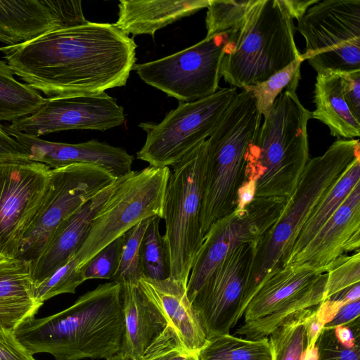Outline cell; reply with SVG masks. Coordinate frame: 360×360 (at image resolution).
Wrapping results in <instances>:
<instances>
[{"label": "cell", "mask_w": 360, "mask_h": 360, "mask_svg": "<svg viewBox=\"0 0 360 360\" xmlns=\"http://www.w3.org/2000/svg\"><path fill=\"white\" fill-rule=\"evenodd\" d=\"M136 47L114 23L89 22L0 47V52L26 84L58 99L125 86Z\"/></svg>", "instance_id": "6da1fadb"}, {"label": "cell", "mask_w": 360, "mask_h": 360, "mask_svg": "<svg viewBox=\"0 0 360 360\" xmlns=\"http://www.w3.org/2000/svg\"><path fill=\"white\" fill-rule=\"evenodd\" d=\"M15 333L32 355L45 352L55 360H106L120 352L123 342L122 285L101 284L57 314L27 320Z\"/></svg>", "instance_id": "7a4b0ae2"}, {"label": "cell", "mask_w": 360, "mask_h": 360, "mask_svg": "<svg viewBox=\"0 0 360 360\" xmlns=\"http://www.w3.org/2000/svg\"><path fill=\"white\" fill-rule=\"evenodd\" d=\"M311 118L296 91L285 90L276 99L245 155L244 179L256 182L255 198L291 196L309 160Z\"/></svg>", "instance_id": "3957f363"}, {"label": "cell", "mask_w": 360, "mask_h": 360, "mask_svg": "<svg viewBox=\"0 0 360 360\" xmlns=\"http://www.w3.org/2000/svg\"><path fill=\"white\" fill-rule=\"evenodd\" d=\"M295 25L280 0H257L223 49L219 75L240 89L268 79L300 58Z\"/></svg>", "instance_id": "277c9868"}, {"label": "cell", "mask_w": 360, "mask_h": 360, "mask_svg": "<svg viewBox=\"0 0 360 360\" xmlns=\"http://www.w3.org/2000/svg\"><path fill=\"white\" fill-rule=\"evenodd\" d=\"M262 117L252 93L243 89L206 139V172L200 217L203 236L212 224L236 208L238 190L244 179L246 150L260 127Z\"/></svg>", "instance_id": "5b68a950"}, {"label": "cell", "mask_w": 360, "mask_h": 360, "mask_svg": "<svg viewBox=\"0 0 360 360\" xmlns=\"http://www.w3.org/2000/svg\"><path fill=\"white\" fill-rule=\"evenodd\" d=\"M358 157L359 139H338L322 155L309 160L280 219L256 246L250 274L253 291L269 271L285 263L315 206Z\"/></svg>", "instance_id": "8992f818"}, {"label": "cell", "mask_w": 360, "mask_h": 360, "mask_svg": "<svg viewBox=\"0 0 360 360\" xmlns=\"http://www.w3.org/2000/svg\"><path fill=\"white\" fill-rule=\"evenodd\" d=\"M206 162L205 140L172 166L165 192L163 238L169 257V278L186 285L204 238L200 217Z\"/></svg>", "instance_id": "52a82bcc"}, {"label": "cell", "mask_w": 360, "mask_h": 360, "mask_svg": "<svg viewBox=\"0 0 360 360\" xmlns=\"http://www.w3.org/2000/svg\"><path fill=\"white\" fill-rule=\"evenodd\" d=\"M170 173L168 167L149 166L119 178L116 188L96 214L84 243L75 255L81 268L141 220L163 218Z\"/></svg>", "instance_id": "ba28073f"}, {"label": "cell", "mask_w": 360, "mask_h": 360, "mask_svg": "<svg viewBox=\"0 0 360 360\" xmlns=\"http://www.w3.org/2000/svg\"><path fill=\"white\" fill-rule=\"evenodd\" d=\"M326 279V272L307 264L272 269L257 285L235 334L268 338L288 317L323 301Z\"/></svg>", "instance_id": "9c48e42d"}, {"label": "cell", "mask_w": 360, "mask_h": 360, "mask_svg": "<svg viewBox=\"0 0 360 360\" xmlns=\"http://www.w3.org/2000/svg\"><path fill=\"white\" fill-rule=\"evenodd\" d=\"M237 91L219 88L212 95L191 102H179L158 123L143 122L146 139L137 158L150 166H173L212 133Z\"/></svg>", "instance_id": "30bf717a"}, {"label": "cell", "mask_w": 360, "mask_h": 360, "mask_svg": "<svg viewBox=\"0 0 360 360\" xmlns=\"http://www.w3.org/2000/svg\"><path fill=\"white\" fill-rule=\"evenodd\" d=\"M297 21L306 43L301 58L317 74L360 70L359 0L319 1Z\"/></svg>", "instance_id": "8fae6325"}, {"label": "cell", "mask_w": 360, "mask_h": 360, "mask_svg": "<svg viewBox=\"0 0 360 360\" xmlns=\"http://www.w3.org/2000/svg\"><path fill=\"white\" fill-rule=\"evenodd\" d=\"M116 179L105 169L89 164L51 169L42 202L17 257L30 262L36 259L67 219Z\"/></svg>", "instance_id": "7c38bea8"}, {"label": "cell", "mask_w": 360, "mask_h": 360, "mask_svg": "<svg viewBox=\"0 0 360 360\" xmlns=\"http://www.w3.org/2000/svg\"><path fill=\"white\" fill-rule=\"evenodd\" d=\"M231 30L205 37L198 43L164 58L135 64L134 70L147 84L179 102H191L219 89L223 49Z\"/></svg>", "instance_id": "4fadbf2b"}, {"label": "cell", "mask_w": 360, "mask_h": 360, "mask_svg": "<svg viewBox=\"0 0 360 360\" xmlns=\"http://www.w3.org/2000/svg\"><path fill=\"white\" fill-rule=\"evenodd\" d=\"M287 199L255 198L242 212L233 210L205 234L186 287L190 302L215 269L240 245L258 243L280 219Z\"/></svg>", "instance_id": "5bb4252c"}, {"label": "cell", "mask_w": 360, "mask_h": 360, "mask_svg": "<svg viewBox=\"0 0 360 360\" xmlns=\"http://www.w3.org/2000/svg\"><path fill=\"white\" fill-rule=\"evenodd\" d=\"M257 243L240 245L212 273L191 305L207 340L229 334L252 296L250 274Z\"/></svg>", "instance_id": "9a60e30c"}, {"label": "cell", "mask_w": 360, "mask_h": 360, "mask_svg": "<svg viewBox=\"0 0 360 360\" xmlns=\"http://www.w3.org/2000/svg\"><path fill=\"white\" fill-rule=\"evenodd\" d=\"M50 170L34 161L0 164V259L18 257L42 202Z\"/></svg>", "instance_id": "2e32d148"}, {"label": "cell", "mask_w": 360, "mask_h": 360, "mask_svg": "<svg viewBox=\"0 0 360 360\" xmlns=\"http://www.w3.org/2000/svg\"><path fill=\"white\" fill-rule=\"evenodd\" d=\"M125 114L105 92L46 98L33 114L7 127L34 137L70 129L105 131L124 124Z\"/></svg>", "instance_id": "e0dca14e"}, {"label": "cell", "mask_w": 360, "mask_h": 360, "mask_svg": "<svg viewBox=\"0 0 360 360\" xmlns=\"http://www.w3.org/2000/svg\"><path fill=\"white\" fill-rule=\"evenodd\" d=\"M89 22L79 0H0V41L7 46Z\"/></svg>", "instance_id": "ac0fdd59"}, {"label": "cell", "mask_w": 360, "mask_h": 360, "mask_svg": "<svg viewBox=\"0 0 360 360\" xmlns=\"http://www.w3.org/2000/svg\"><path fill=\"white\" fill-rule=\"evenodd\" d=\"M13 136L27 150L29 160L43 163L51 169L82 163L101 167L116 179L130 173L134 156L124 149L90 140L80 143L48 141L9 129Z\"/></svg>", "instance_id": "d6986e66"}, {"label": "cell", "mask_w": 360, "mask_h": 360, "mask_svg": "<svg viewBox=\"0 0 360 360\" xmlns=\"http://www.w3.org/2000/svg\"><path fill=\"white\" fill-rule=\"evenodd\" d=\"M359 246L360 182L307 245L282 266L307 264L326 272L337 258L359 251Z\"/></svg>", "instance_id": "ffe728a7"}, {"label": "cell", "mask_w": 360, "mask_h": 360, "mask_svg": "<svg viewBox=\"0 0 360 360\" xmlns=\"http://www.w3.org/2000/svg\"><path fill=\"white\" fill-rule=\"evenodd\" d=\"M119 178L84 204L56 231L39 256L30 262L34 287L73 257L84 243L92 221L116 188Z\"/></svg>", "instance_id": "44dd1931"}, {"label": "cell", "mask_w": 360, "mask_h": 360, "mask_svg": "<svg viewBox=\"0 0 360 360\" xmlns=\"http://www.w3.org/2000/svg\"><path fill=\"white\" fill-rule=\"evenodd\" d=\"M138 285L162 312L186 349L198 354L208 340L187 296V285L171 278L158 281L144 276Z\"/></svg>", "instance_id": "7402d4cb"}, {"label": "cell", "mask_w": 360, "mask_h": 360, "mask_svg": "<svg viewBox=\"0 0 360 360\" xmlns=\"http://www.w3.org/2000/svg\"><path fill=\"white\" fill-rule=\"evenodd\" d=\"M122 299L124 334L120 353L130 360H140L168 322L139 285L122 284Z\"/></svg>", "instance_id": "603a6c76"}, {"label": "cell", "mask_w": 360, "mask_h": 360, "mask_svg": "<svg viewBox=\"0 0 360 360\" xmlns=\"http://www.w3.org/2000/svg\"><path fill=\"white\" fill-rule=\"evenodd\" d=\"M41 305L35 298L30 262L0 259V326L15 330L34 318Z\"/></svg>", "instance_id": "cb8c5ba5"}, {"label": "cell", "mask_w": 360, "mask_h": 360, "mask_svg": "<svg viewBox=\"0 0 360 360\" xmlns=\"http://www.w3.org/2000/svg\"><path fill=\"white\" fill-rule=\"evenodd\" d=\"M210 0H120L114 24L125 34H150L207 8Z\"/></svg>", "instance_id": "d4e9b609"}, {"label": "cell", "mask_w": 360, "mask_h": 360, "mask_svg": "<svg viewBox=\"0 0 360 360\" xmlns=\"http://www.w3.org/2000/svg\"><path fill=\"white\" fill-rule=\"evenodd\" d=\"M314 101L316 109L311 112V118L328 126L330 135L342 139L359 136L360 121L345 101L338 72L327 70L317 74Z\"/></svg>", "instance_id": "484cf974"}, {"label": "cell", "mask_w": 360, "mask_h": 360, "mask_svg": "<svg viewBox=\"0 0 360 360\" xmlns=\"http://www.w3.org/2000/svg\"><path fill=\"white\" fill-rule=\"evenodd\" d=\"M359 182L360 157H358L315 206L300 231L287 259L297 255L307 245Z\"/></svg>", "instance_id": "4316f807"}, {"label": "cell", "mask_w": 360, "mask_h": 360, "mask_svg": "<svg viewBox=\"0 0 360 360\" xmlns=\"http://www.w3.org/2000/svg\"><path fill=\"white\" fill-rule=\"evenodd\" d=\"M46 99L39 91L18 82L8 63L0 60V121L13 122L30 115Z\"/></svg>", "instance_id": "83f0119b"}, {"label": "cell", "mask_w": 360, "mask_h": 360, "mask_svg": "<svg viewBox=\"0 0 360 360\" xmlns=\"http://www.w3.org/2000/svg\"><path fill=\"white\" fill-rule=\"evenodd\" d=\"M197 354L198 360H273L269 338L250 340L229 333L209 340Z\"/></svg>", "instance_id": "f1b7e54d"}, {"label": "cell", "mask_w": 360, "mask_h": 360, "mask_svg": "<svg viewBox=\"0 0 360 360\" xmlns=\"http://www.w3.org/2000/svg\"><path fill=\"white\" fill-rule=\"evenodd\" d=\"M312 308L290 316L269 335L273 360H302L307 345L305 320Z\"/></svg>", "instance_id": "f546056e"}, {"label": "cell", "mask_w": 360, "mask_h": 360, "mask_svg": "<svg viewBox=\"0 0 360 360\" xmlns=\"http://www.w3.org/2000/svg\"><path fill=\"white\" fill-rule=\"evenodd\" d=\"M161 218L153 217L143 236L140 248L141 264L144 277L165 280L170 276V262L167 245L160 232Z\"/></svg>", "instance_id": "4dcf8cb0"}, {"label": "cell", "mask_w": 360, "mask_h": 360, "mask_svg": "<svg viewBox=\"0 0 360 360\" xmlns=\"http://www.w3.org/2000/svg\"><path fill=\"white\" fill-rule=\"evenodd\" d=\"M302 62L300 56L266 81L243 89L252 93L256 106L264 117L269 115L283 89L296 91L300 79V65Z\"/></svg>", "instance_id": "1f68e13d"}, {"label": "cell", "mask_w": 360, "mask_h": 360, "mask_svg": "<svg viewBox=\"0 0 360 360\" xmlns=\"http://www.w3.org/2000/svg\"><path fill=\"white\" fill-rule=\"evenodd\" d=\"M151 218L141 220L124 233L121 259L112 281L121 285H139V280L143 276L140 259L141 243Z\"/></svg>", "instance_id": "d6a6232c"}, {"label": "cell", "mask_w": 360, "mask_h": 360, "mask_svg": "<svg viewBox=\"0 0 360 360\" xmlns=\"http://www.w3.org/2000/svg\"><path fill=\"white\" fill-rule=\"evenodd\" d=\"M257 1V0H210L205 18V37L238 27Z\"/></svg>", "instance_id": "836d02e7"}, {"label": "cell", "mask_w": 360, "mask_h": 360, "mask_svg": "<svg viewBox=\"0 0 360 360\" xmlns=\"http://www.w3.org/2000/svg\"><path fill=\"white\" fill-rule=\"evenodd\" d=\"M82 268L74 255L52 275L34 287L36 300L44 304L47 300L63 293H75L84 281Z\"/></svg>", "instance_id": "e575fe53"}, {"label": "cell", "mask_w": 360, "mask_h": 360, "mask_svg": "<svg viewBox=\"0 0 360 360\" xmlns=\"http://www.w3.org/2000/svg\"><path fill=\"white\" fill-rule=\"evenodd\" d=\"M326 273L323 301L359 283V251L350 256L339 257L328 266Z\"/></svg>", "instance_id": "d590c367"}, {"label": "cell", "mask_w": 360, "mask_h": 360, "mask_svg": "<svg viewBox=\"0 0 360 360\" xmlns=\"http://www.w3.org/2000/svg\"><path fill=\"white\" fill-rule=\"evenodd\" d=\"M124 234L95 255L83 267L84 281L112 280L119 267L124 245Z\"/></svg>", "instance_id": "8d00e7d4"}, {"label": "cell", "mask_w": 360, "mask_h": 360, "mask_svg": "<svg viewBox=\"0 0 360 360\" xmlns=\"http://www.w3.org/2000/svg\"><path fill=\"white\" fill-rule=\"evenodd\" d=\"M140 360H198V354L184 346L169 324L143 353Z\"/></svg>", "instance_id": "74e56055"}, {"label": "cell", "mask_w": 360, "mask_h": 360, "mask_svg": "<svg viewBox=\"0 0 360 360\" xmlns=\"http://www.w3.org/2000/svg\"><path fill=\"white\" fill-rule=\"evenodd\" d=\"M316 345L318 360H360V347L342 345L335 337L333 328H323Z\"/></svg>", "instance_id": "f35d334b"}, {"label": "cell", "mask_w": 360, "mask_h": 360, "mask_svg": "<svg viewBox=\"0 0 360 360\" xmlns=\"http://www.w3.org/2000/svg\"><path fill=\"white\" fill-rule=\"evenodd\" d=\"M338 72L345 101L352 115L360 121V70Z\"/></svg>", "instance_id": "ab89813d"}, {"label": "cell", "mask_w": 360, "mask_h": 360, "mask_svg": "<svg viewBox=\"0 0 360 360\" xmlns=\"http://www.w3.org/2000/svg\"><path fill=\"white\" fill-rule=\"evenodd\" d=\"M0 360H36L17 338L15 330L0 326Z\"/></svg>", "instance_id": "60d3db41"}, {"label": "cell", "mask_w": 360, "mask_h": 360, "mask_svg": "<svg viewBox=\"0 0 360 360\" xmlns=\"http://www.w3.org/2000/svg\"><path fill=\"white\" fill-rule=\"evenodd\" d=\"M30 161L25 148L0 124V164L8 162Z\"/></svg>", "instance_id": "b9f144b4"}, {"label": "cell", "mask_w": 360, "mask_h": 360, "mask_svg": "<svg viewBox=\"0 0 360 360\" xmlns=\"http://www.w3.org/2000/svg\"><path fill=\"white\" fill-rule=\"evenodd\" d=\"M359 300L345 304L340 308L334 318L326 324L323 328L331 329L349 323L359 319Z\"/></svg>", "instance_id": "7bdbcfd3"}, {"label": "cell", "mask_w": 360, "mask_h": 360, "mask_svg": "<svg viewBox=\"0 0 360 360\" xmlns=\"http://www.w3.org/2000/svg\"><path fill=\"white\" fill-rule=\"evenodd\" d=\"M256 182L252 179H243L237 193L236 206L234 210L240 212L249 205L255 198Z\"/></svg>", "instance_id": "ee69618b"}, {"label": "cell", "mask_w": 360, "mask_h": 360, "mask_svg": "<svg viewBox=\"0 0 360 360\" xmlns=\"http://www.w3.org/2000/svg\"><path fill=\"white\" fill-rule=\"evenodd\" d=\"M290 18L300 20L319 0H280Z\"/></svg>", "instance_id": "f6af8a7d"}, {"label": "cell", "mask_w": 360, "mask_h": 360, "mask_svg": "<svg viewBox=\"0 0 360 360\" xmlns=\"http://www.w3.org/2000/svg\"><path fill=\"white\" fill-rule=\"evenodd\" d=\"M352 323L353 321L333 328L338 340L347 347L359 346V331L354 333V330L352 328Z\"/></svg>", "instance_id": "bcb514c9"}, {"label": "cell", "mask_w": 360, "mask_h": 360, "mask_svg": "<svg viewBox=\"0 0 360 360\" xmlns=\"http://www.w3.org/2000/svg\"><path fill=\"white\" fill-rule=\"evenodd\" d=\"M360 298V283H356L350 288L331 297L328 300H337L347 304L359 300Z\"/></svg>", "instance_id": "7dc6e473"}, {"label": "cell", "mask_w": 360, "mask_h": 360, "mask_svg": "<svg viewBox=\"0 0 360 360\" xmlns=\"http://www.w3.org/2000/svg\"><path fill=\"white\" fill-rule=\"evenodd\" d=\"M318 359L319 354L316 345L305 348L302 360H318Z\"/></svg>", "instance_id": "c3c4849f"}, {"label": "cell", "mask_w": 360, "mask_h": 360, "mask_svg": "<svg viewBox=\"0 0 360 360\" xmlns=\"http://www.w3.org/2000/svg\"><path fill=\"white\" fill-rule=\"evenodd\" d=\"M106 360H130V359H129L127 357H126L121 353H118V354L108 358Z\"/></svg>", "instance_id": "681fc988"}]
</instances>
